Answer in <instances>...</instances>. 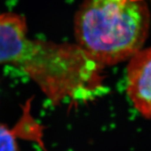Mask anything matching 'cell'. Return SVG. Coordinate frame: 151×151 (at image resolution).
<instances>
[{"mask_svg":"<svg viewBox=\"0 0 151 151\" xmlns=\"http://www.w3.org/2000/svg\"><path fill=\"white\" fill-rule=\"evenodd\" d=\"M18 138L16 129H9L4 124H0V151H18Z\"/></svg>","mask_w":151,"mask_h":151,"instance_id":"3","label":"cell"},{"mask_svg":"<svg viewBox=\"0 0 151 151\" xmlns=\"http://www.w3.org/2000/svg\"><path fill=\"white\" fill-rule=\"evenodd\" d=\"M150 14L143 0H83L74 17L76 45L102 67L143 49Z\"/></svg>","mask_w":151,"mask_h":151,"instance_id":"1","label":"cell"},{"mask_svg":"<svg viewBox=\"0 0 151 151\" xmlns=\"http://www.w3.org/2000/svg\"><path fill=\"white\" fill-rule=\"evenodd\" d=\"M127 91L134 107L151 119V47L142 49L129 60Z\"/></svg>","mask_w":151,"mask_h":151,"instance_id":"2","label":"cell"}]
</instances>
